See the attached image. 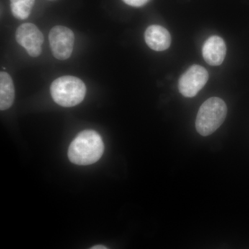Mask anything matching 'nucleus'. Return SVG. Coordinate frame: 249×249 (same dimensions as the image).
Returning a JSON list of instances; mask_svg holds the SVG:
<instances>
[{
    "label": "nucleus",
    "mask_w": 249,
    "mask_h": 249,
    "mask_svg": "<svg viewBox=\"0 0 249 249\" xmlns=\"http://www.w3.org/2000/svg\"><path fill=\"white\" fill-rule=\"evenodd\" d=\"M209 80V73L204 67L194 65L186 70L178 80L179 92L185 97L192 98L206 84Z\"/></svg>",
    "instance_id": "obj_5"
},
{
    "label": "nucleus",
    "mask_w": 249,
    "mask_h": 249,
    "mask_svg": "<svg viewBox=\"0 0 249 249\" xmlns=\"http://www.w3.org/2000/svg\"><path fill=\"white\" fill-rule=\"evenodd\" d=\"M125 4L134 7H140L147 4L150 0H123Z\"/></svg>",
    "instance_id": "obj_11"
},
{
    "label": "nucleus",
    "mask_w": 249,
    "mask_h": 249,
    "mask_svg": "<svg viewBox=\"0 0 249 249\" xmlns=\"http://www.w3.org/2000/svg\"><path fill=\"white\" fill-rule=\"evenodd\" d=\"M226 53L227 47L225 42L219 36H211L203 45V58L211 66H219L222 65L225 58Z\"/></svg>",
    "instance_id": "obj_7"
},
{
    "label": "nucleus",
    "mask_w": 249,
    "mask_h": 249,
    "mask_svg": "<svg viewBox=\"0 0 249 249\" xmlns=\"http://www.w3.org/2000/svg\"><path fill=\"white\" fill-rule=\"evenodd\" d=\"M10 1L13 15L19 19H25L29 17L35 3V0H10Z\"/></svg>",
    "instance_id": "obj_10"
},
{
    "label": "nucleus",
    "mask_w": 249,
    "mask_h": 249,
    "mask_svg": "<svg viewBox=\"0 0 249 249\" xmlns=\"http://www.w3.org/2000/svg\"><path fill=\"white\" fill-rule=\"evenodd\" d=\"M18 43L27 51L31 57L39 56L42 53L44 36L35 24L24 23L18 28L16 33Z\"/></svg>",
    "instance_id": "obj_6"
},
{
    "label": "nucleus",
    "mask_w": 249,
    "mask_h": 249,
    "mask_svg": "<svg viewBox=\"0 0 249 249\" xmlns=\"http://www.w3.org/2000/svg\"><path fill=\"white\" fill-rule=\"evenodd\" d=\"M227 114L226 103L221 98H210L199 108L196 119V131L206 137L222 125Z\"/></svg>",
    "instance_id": "obj_3"
},
{
    "label": "nucleus",
    "mask_w": 249,
    "mask_h": 249,
    "mask_svg": "<svg viewBox=\"0 0 249 249\" xmlns=\"http://www.w3.org/2000/svg\"><path fill=\"white\" fill-rule=\"evenodd\" d=\"M145 40L152 50L162 52L169 48L171 36L164 27L160 25H151L145 32Z\"/></svg>",
    "instance_id": "obj_8"
},
{
    "label": "nucleus",
    "mask_w": 249,
    "mask_h": 249,
    "mask_svg": "<svg viewBox=\"0 0 249 249\" xmlns=\"http://www.w3.org/2000/svg\"><path fill=\"white\" fill-rule=\"evenodd\" d=\"M50 90L53 101L65 107L79 104L86 94V87L83 80L71 76L60 77L54 80Z\"/></svg>",
    "instance_id": "obj_2"
},
{
    "label": "nucleus",
    "mask_w": 249,
    "mask_h": 249,
    "mask_svg": "<svg viewBox=\"0 0 249 249\" xmlns=\"http://www.w3.org/2000/svg\"><path fill=\"white\" fill-rule=\"evenodd\" d=\"M51 50L55 58L67 60L71 56L74 45L73 31L63 26H55L51 29L49 35Z\"/></svg>",
    "instance_id": "obj_4"
},
{
    "label": "nucleus",
    "mask_w": 249,
    "mask_h": 249,
    "mask_svg": "<svg viewBox=\"0 0 249 249\" xmlns=\"http://www.w3.org/2000/svg\"><path fill=\"white\" fill-rule=\"evenodd\" d=\"M104 152V143L96 131L88 129L80 132L70 144V160L74 164L88 165L97 162Z\"/></svg>",
    "instance_id": "obj_1"
},
{
    "label": "nucleus",
    "mask_w": 249,
    "mask_h": 249,
    "mask_svg": "<svg viewBox=\"0 0 249 249\" xmlns=\"http://www.w3.org/2000/svg\"><path fill=\"white\" fill-rule=\"evenodd\" d=\"M108 249L107 247H105V246L103 245H96L94 246V247H91V249Z\"/></svg>",
    "instance_id": "obj_12"
},
{
    "label": "nucleus",
    "mask_w": 249,
    "mask_h": 249,
    "mask_svg": "<svg viewBox=\"0 0 249 249\" xmlns=\"http://www.w3.org/2000/svg\"><path fill=\"white\" fill-rule=\"evenodd\" d=\"M15 88L14 82L9 73L5 71L0 73V109H9L14 104Z\"/></svg>",
    "instance_id": "obj_9"
}]
</instances>
